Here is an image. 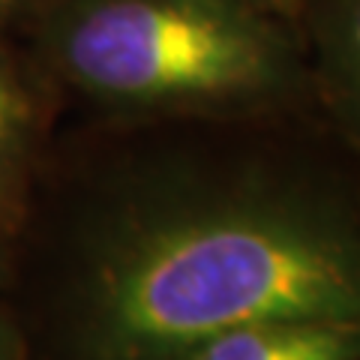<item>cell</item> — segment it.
Returning a JSON list of instances; mask_svg holds the SVG:
<instances>
[{
  "instance_id": "obj_2",
  "label": "cell",
  "mask_w": 360,
  "mask_h": 360,
  "mask_svg": "<svg viewBox=\"0 0 360 360\" xmlns=\"http://www.w3.org/2000/svg\"><path fill=\"white\" fill-rule=\"evenodd\" d=\"M45 49L117 120L315 111L295 21L246 0H66Z\"/></svg>"
},
{
  "instance_id": "obj_5",
  "label": "cell",
  "mask_w": 360,
  "mask_h": 360,
  "mask_svg": "<svg viewBox=\"0 0 360 360\" xmlns=\"http://www.w3.org/2000/svg\"><path fill=\"white\" fill-rule=\"evenodd\" d=\"M37 127V103L30 90L18 82V75L0 60V205L21 213L25 189L18 180V168Z\"/></svg>"
},
{
  "instance_id": "obj_4",
  "label": "cell",
  "mask_w": 360,
  "mask_h": 360,
  "mask_svg": "<svg viewBox=\"0 0 360 360\" xmlns=\"http://www.w3.org/2000/svg\"><path fill=\"white\" fill-rule=\"evenodd\" d=\"M174 360H360V321L258 319L210 333Z\"/></svg>"
},
{
  "instance_id": "obj_8",
  "label": "cell",
  "mask_w": 360,
  "mask_h": 360,
  "mask_svg": "<svg viewBox=\"0 0 360 360\" xmlns=\"http://www.w3.org/2000/svg\"><path fill=\"white\" fill-rule=\"evenodd\" d=\"M246 4H252L258 9H264V13H274V15H283V18H295L297 6L303 0H246Z\"/></svg>"
},
{
  "instance_id": "obj_7",
  "label": "cell",
  "mask_w": 360,
  "mask_h": 360,
  "mask_svg": "<svg viewBox=\"0 0 360 360\" xmlns=\"http://www.w3.org/2000/svg\"><path fill=\"white\" fill-rule=\"evenodd\" d=\"M15 225H18V210L0 205V283H4V274H6L9 250H13V238H15Z\"/></svg>"
},
{
  "instance_id": "obj_3",
  "label": "cell",
  "mask_w": 360,
  "mask_h": 360,
  "mask_svg": "<svg viewBox=\"0 0 360 360\" xmlns=\"http://www.w3.org/2000/svg\"><path fill=\"white\" fill-rule=\"evenodd\" d=\"M312 103L360 162V0H303L295 13Z\"/></svg>"
},
{
  "instance_id": "obj_1",
  "label": "cell",
  "mask_w": 360,
  "mask_h": 360,
  "mask_svg": "<svg viewBox=\"0 0 360 360\" xmlns=\"http://www.w3.org/2000/svg\"><path fill=\"white\" fill-rule=\"evenodd\" d=\"M162 123L21 205L0 288L27 360H174L243 321H360V162L319 111Z\"/></svg>"
},
{
  "instance_id": "obj_6",
  "label": "cell",
  "mask_w": 360,
  "mask_h": 360,
  "mask_svg": "<svg viewBox=\"0 0 360 360\" xmlns=\"http://www.w3.org/2000/svg\"><path fill=\"white\" fill-rule=\"evenodd\" d=\"M0 360H27L25 333L18 328L15 309L0 288Z\"/></svg>"
},
{
  "instance_id": "obj_9",
  "label": "cell",
  "mask_w": 360,
  "mask_h": 360,
  "mask_svg": "<svg viewBox=\"0 0 360 360\" xmlns=\"http://www.w3.org/2000/svg\"><path fill=\"white\" fill-rule=\"evenodd\" d=\"M0 4H4V0H0Z\"/></svg>"
}]
</instances>
